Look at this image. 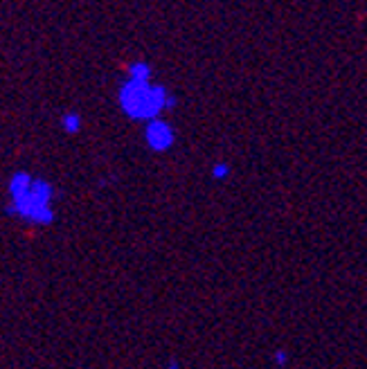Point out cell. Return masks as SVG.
Instances as JSON below:
<instances>
[{
	"label": "cell",
	"mask_w": 367,
	"mask_h": 369,
	"mask_svg": "<svg viewBox=\"0 0 367 369\" xmlns=\"http://www.w3.org/2000/svg\"><path fill=\"white\" fill-rule=\"evenodd\" d=\"M7 212L32 225L55 223V185L46 178L18 169L7 183Z\"/></svg>",
	"instance_id": "obj_1"
},
{
	"label": "cell",
	"mask_w": 367,
	"mask_h": 369,
	"mask_svg": "<svg viewBox=\"0 0 367 369\" xmlns=\"http://www.w3.org/2000/svg\"><path fill=\"white\" fill-rule=\"evenodd\" d=\"M169 97L165 88L151 86L149 79H127L120 88V106L133 120H155Z\"/></svg>",
	"instance_id": "obj_2"
},
{
	"label": "cell",
	"mask_w": 367,
	"mask_h": 369,
	"mask_svg": "<svg viewBox=\"0 0 367 369\" xmlns=\"http://www.w3.org/2000/svg\"><path fill=\"white\" fill-rule=\"evenodd\" d=\"M146 144H149L153 151H167L174 144L172 126H167L160 120H151L149 126H146Z\"/></svg>",
	"instance_id": "obj_3"
},
{
	"label": "cell",
	"mask_w": 367,
	"mask_h": 369,
	"mask_svg": "<svg viewBox=\"0 0 367 369\" xmlns=\"http://www.w3.org/2000/svg\"><path fill=\"white\" fill-rule=\"evenodd\" d=\"M61 129H64L66 133L75 135L81 131V115L77 111H68L61 115Z\"/></svg>",
	"instance_id": "obj_4"
},
{
	"label": "cell",
	"mask_w": 367,
	"mask_h": 369,
	"mask_svg": "<svg viewBox=\"0 0 367 369\" xmlns=\"http://www.w3.org/2000/svg\"><path fill=\"white\" fill-rule=\"evenodd\" d=\"M270 361H272V365H275L277 369H284L289 365V361H291V356H289L286 349H275V351L270 354Z\"/></svg>",
	"instance_id": "obj_5"
},
{
	"label": "cell",
	"mask_w": 367,
	"mask_h": 369,
	"mask_svg": "<svg viewBox=\"0 0 367 369\" xmlns=\"http://www.w3.org/2000/svg\"><path fill=\"white\" fill-rule=\"evenodd\" d=\"M230 176V167L226 162H216L214 165V169H212V178L214 181H223V178Z\"/></svg>",
	"instance_id": "obj_6"
},
{
	"label": "cell",
	"mask_w": 367,
	"mask_h": 369,
	"mask_svg": "<svg viewBox=\"0 0 367 369\" xmlns=\"http://www.w3.org/2000/svg\"><path fill=\"white\" fill-rule=\"evenodd\" d=\"M167 369H181V365H178V361H176V358H172V361L167 363Z\"/></svg>",
	"instance_id": "obj_7"
}]
</instances>
